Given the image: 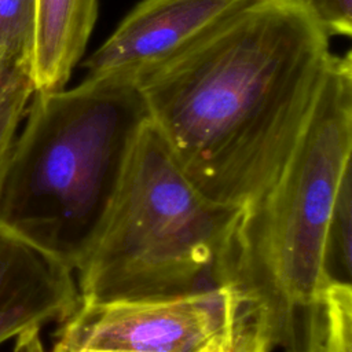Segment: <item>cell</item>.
Listing matches in <instances>:
<instances>
[{"label":"cell","instance_id":"7a4b0ae2","mask_svg":"<svg viewBox=\"0 0 352 352\" xmlns=\"http://www.w3.org/2000/svg\"><path fill=\"white\" fill-rule=\"evenodd\" d=\"M352 154V54H330L312 109L274 183L243 208L217 283L231 297L234 352H322L324 241Z\"/></svg>","mask_w":352,"mask_h":352},{"label":"cell","instance_id":"8992f818","mask_svg":"<svg viewBox=\"0 0 352 352\" xmlns=\"http://www.w3.org/2000/svg\"><path fill=\"white\" fill-rule=\"evenodd\" d=\"M252 0H140L85 60L87 77L139 82Z\"/></svg>","mask_w":352,"mask_h":352},{"label":"cell","instance_id":"4fadbf2b","mask_svg":"<svg viewBox=\"0 0 352 352\" xmlns=\"http://www.w3.org/2000/svg\"><path fill=\"white\" fill-rule=\"evenodd\" d=\"M12 352H45L41 338L40 329H30L18 334Z\"/></svg>","mask_w":352,"mask_h":352},{"label":"cell","instance_id":"ba28073f","mask_svg":"<svg viewBox=\"0 0 352 352\" xmlns=\"http://www.w3.org/2000/svg\"><path fill=\"white\" fill-rule=\"evenodd\" d=\"M99 0H36V33L30 62L34 92L65 88L85 52Z\"/></svg>","mask_w":352,"mask_h":352},{"label":"cell","instance_id":"9c48e42d","mask_svg":"<svg viewBox=\"0 0 352 352\" xmlns=\"http://www.w3.org/2000/svg\"><path fill=\"white\" fill-rule=\"evenodd\" d=\"M33 92L28 62L0 60V188L12 144Z\"/></svg>","mask_w":352,"mask_h":352},{"label":"cell","instance_id":"9a60e30c","mask_svg":"<svg viewBox=\"0 0 352 352\" xmlns=\"http://www.w3.org/2000/svg\"><path fill=\"white\" fill-rule=\"evenodd\" d=\"M326 352H352L351 346L346 345V344H342V342H338V344H333L330 345Z\"/></svg>","mask_w":352,"mask_h":352},{"label":"cell","instance_id":"52a82bcc","mask_svg":"<svg viewBox=\"0 0 352 352\" xmlns=\"http://www.w3.org/2000/svg\"><path fill=\"white\" fill-rule=\"evenodd\" d=\"M78 297L70 268L0 227V344L63 320Z\"/></svg>","mask_w":352,"mask_h":352},{"label":"cell","instance_id":"7c38bea8","mask_svg":"<svg viewBox=\"0 0 352 352\" xmlns=\"http://www.w3.org/2000/svg\"><path fill=\"white\" fill-rule=\"evenodd\" d=\"M300 3L327 36L352 34V0H300Z\"/></svg>","mask_w":352,"mask_h":352},{"label":"cell","instance_id":"3957f363","mask_svg":"<svg viewBox=\"0 0 352 352\" xmlns=\"http://www.w3.org/2000/svg\"><path fill=\"white\" fill-rule=\"evenodd\" d=\"M150 121L136 82L33 92L0 188V227L72 271L91 249Z\"/></svg>","mask_w":352,"mask_h":352},{"label":"cell","instance_id":"5bb4252c","mask_svg":"<svg viewBox=\"0 0 352 352\" xmlns=\"http://www.w3.org/2000/svg\"><path fill=\"white\" fill-rule=\"evenodd\" d=\"M201 352H234V351L230 345L228 338H220V340H216V341L210 342Z\"/></svg>","mask_w":352,"mask_h":352},{"label":"cell","instance_id":"30bf717a","mask_svg":"<svg viewBox=\"0 0 352 352\" xmlns=\"http://www.w3.org/2000/svg\"><path fill=\"white\" fill-rule=\"evenodd\" d=\"M352 168L340 183L324 241V275L330 285H351L352 280Z\"/></svg>","mask_w":352,"mask_h":352},{"label":"cell","instance_id":"277c9868","mask_svg":"<svg viewBox=\"0 0 352 352\" xmlns=\"http://www.w3.org/2000/svg\"><path fill=\"white\" fill-rule=\"evenodd\" d=\"M242 212L201 192L148 121L104 223L76 270L80 298H166L217 287Z\"/></svg>","mask_w":352,"mask_h":352},{"label":"cell","instance_id":"6da1fadb","mask_svg":"<svg viewBox=\"0 0 352 352\" xmlns=\"http://www.w3.org/2000/svg\"><path fill=\"white\" fill-rule=\"evenodd\" d=\"M330 54L300 0H252L138 87L191 183L246 208L292 155Z\"/></svg>","mask_w":352,"mask_h":352},{"label":"cell","instance_id":"8fae6325","mask_svg":"<svg viewBox=\"0 0 352 352\" xmlns=\"http://www.w3.org/2000/svg\"><path fill=\"white\" fill-rule=\"evenodd\" d=\"M36 0H0V60L32 62Z\"/></svg>","mask_w":352,"mask_h":352},{"label":"cell","instance_id":"5b68a950","mask_svg":"<svg viewBox=\"0 0 352 352\" xmlns=\"http://www.w3.org/2000/svg\"><path fill=\"white\" fill-rule=\"evenodd\" d=\"M232 304L217 286L190 294L88 301L59 322L52 352H201L231 334Z\"/></svg>","mask_w":352,"mask_h":352}]
</instances>
